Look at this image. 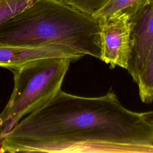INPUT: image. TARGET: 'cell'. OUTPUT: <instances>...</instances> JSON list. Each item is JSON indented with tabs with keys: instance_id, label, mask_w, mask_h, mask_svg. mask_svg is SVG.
I'll use <instances>...</instances> for the list:
<instances>
[{
	"instance_id": "4",
	"label": "cell",
	"mask_w": 153,
	"mask_h": 153,
	"mask_svg": "<svg viewBox=\"0 0 153 153\" xmlns=\"http://www.w3.org/2000/svg\"><path fill=\"white\" fill-rule=\"evenodd\" d=\"M101 29L100 60L110 65L127 69L131 50V22L126 13L99 18Z\"/></svg>"
},
{
	"instance_id": "11",
	"label": "cell",
	"mask_w": 153,
	"mask_h": 153,
	"mask_svg": "<svg viewBox=\"0 0 153 153\" xmlns=\"http://www.w3.org/2000/svg\"><path fill=\"white\" fill-rule=\"evenodd\" d=\"M142 119L148 124L153 127V110L140 113Z\"/></svg>"
},
{
	"instance_id": "2",
	"label": "cell",
	"mask_w": 153,
	"mask_h": 153,
	"mask_svg": "<svg viewBox=\"0 0 153 153\" xmlns=\"http://www.w3.org/2000/svg\"><path fill=\"white\" fill-rule=\"evenodd\" d=\"M0 44H58L100 60V20L59 0H38L0 25Z\"/></svg>"
},
{
	"instance_id": "7",
	"label": "cell",
	"mask_w": 153,
	"mask_h": 153,
	"mask_svg": "<svg viewBox=\"0 0 153 153\" xmlns=\"http://www.w3.org/2000/svg\"><path fill=\"white\" fill-rule=\"evenodd\" d=\"M152 0H109L93 16L97 18L118 13H126L131 20Z\"/></svg>"
},
{
	"instance_id": "12",
	"label": "cell",
	"mask_w": 153,
	"mask_h": 153,
	"mask_svg": "<svg viewBox=\"0 0 153 153\" xmlns=\"http://www.w3.org/2000/svg\"><path fill=\"white\" fill-rule=\"evenodd\" d=\"M59 1H63L64 0H59Z\"/></svg>"
},
{
	"instance_id": "3",
	"label": "cell",
	"mask_w": 153,
	"mask_h": 153,
	"mask_svg": "<svg viewBox=\"0 0 153 153\" xmlns=\"http://www.w3.org/2000/svg\"><path fill=\"white\" fill-rule=\"evenodd\" d=\"M71 62L68 57H45L10 69L14 88L0 113V139L25 116L39 110L57 94Z\"/></svg>"
},
{
	"instance_id": "6",
	"label": "cell",
	"mask_w": 153,
	"mask_h": 153,
	"mask_svg": "<svg viewBox=\"0 0 153 153\" xmlns=\"http://www.w3.org/2000/svg\"><path fill=\"white\" fill-rule=\"evenodd\" d=\"M83 56L72 49L58 44L16 45L0 44V67L8 69L45 57H63L75 61Z\"/></svg>"
},
{
	"instance_id": "8",
	"label": "cell",
	"mask_w": 153,
	"mask_h": 153,
	"mask_svg": "<svg viewBox=\"0 0 153 153\" xmlns=\"http://www.w3.org/2000/svg\"><path fill=\"white\" fill-rule=\"evenodd\" d=\"M139 95L145 103L153 102V43L148 51L137 81Z\"/></svg>"
},
{
	"instance_id": "9",
	"label": "cell",
	"mask_w": 153,
	"mask_h": 153,
	"mask_svg": "<svg viewBox=\"0 0 153 153\" xmlns=\"http://www.w3.org/2000/svg\"><path fill=\"white\" fill-rule=\"evenodd\" d=\"M38 0H0V25Z\"/></svg>"
},
{
	"instance_id": "1",
	"label": "cell",
	"mask_w": 153,
	"mask_h": 153,
	"mask_svg": "<svg viewBox=\"0 0 153 153\" xmlns=\"http://www.w3.org/2000/svg\"><path fill=\"white\" fill-rule=\"evenodd\" d=\"M1 152L153 153V127L112 91L83 97L60 90L0 139Z\"/></svg>"
},
{
	"instance_id": "10",
	"label": "cell",
	"mask_w": 153,
	"mask_h": 153,
	"mask_svg": "<svg viewBox=\"0 0 153 153\" xmlns=\"http://www.w3.org/2000/svg\"><path fill=\"white\" fill-rule=\"evenodd\" d=\"M109 0H64V2L78 10L93 15Z\"/></svg>"
},
{
	"instance_id": "5",
	"label": "cell",
	"mask_w": 153,
	"mask_h": 153,
	"mask_svg": "<svg viewBox=\"0 0 153 153\" xmlns=\"http://www.w3.org/2000/svg\"><path fill=\"white\" fill-rule=\"evenodd\" d=\"M131 22V50L127 70L136 83L153 43V0Z\"/></svg>"
}]
</instances>
